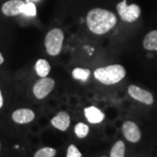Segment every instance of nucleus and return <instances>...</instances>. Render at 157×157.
I'll list each match as a JSON object with an SVG mask.
<instances>
[{
	"label": "nucleus",
	"instance_id": "aec40b11",
	"mask_svg": "<svg viewBox=\"0 0 157 157\" xmlns=\"http://www.w3.org/2000/svg\"><path fill=\"white\" fill-rule=\"evenodd\" d=\"M4 105V99H3V95H2V93L0 91V108L3 107Z\"/></svg>",
	"mask_w": 157,
	"mask_h": 157
},
{
	"label": "nucleus",
	"instance_id": "dca6fc26",
	"mask_svg": "<svg viewBox=\"0 0 157 157\" xmlns=\"http://www.w3.org/2000/svg\"><path fill=\"white\" fill-rule=\"evenodd\" d=\"M74 132H75V135H77V137L84 138L89 133V127L82 122H79L75 126Z\"/></svg>",
	"mask_w": 157,
	"mask_h": 157
},
{
	"label": "nucleus",
	"instance_id": "1a4fd4ad",
	"mask_svg": "<svg viewBox=\"0 0 157 157\" xmlns=\"http://www.w3.org/2000/svg\"><path fill=\"white\" fill-rule=\"evenodd\" d=\"M11 117L16 123L26 124L33 121L35 113L33 110L28 108H20L14 111Z\"/></svg>",
	"mask_w": 157,
	"mask_h": 157
},
{
	"label": "nucleus",
	"instance_id": "ddd939ff",
	"mask_svg": "<svg viewBox=\"0 0 157 157\" xmlns=\"http://www.w3.org/2000/svg\"><path fill=\"white\" fill-rule=\"evenodd\" d=\"M35 71L41 78L47 77L51 71V66L49 62L44 59H39L35 64Z\"/></svg>",
	"mask_w": 157,
	"mask_h": 157
},
{
	"label": "nucleus",
	"instance_id": "5701e85b",
	"mask_svg": "<svg viewBox=\"0 0 157 157\" xmlns=\"http://www.w3.org/2000/svg\"><path fill=\"white\" fill-rule=\"evenodd\" d=\"M102 157H106V156H102Z\"/></svg>",
	"mask_w": 157,
	"mask_h": 157
},
{
	"label": "nucleus",
	"instance_id": "39448f33",
	"mask_svg": "<svg viewBox=\"0 0 157 157\" xmlns=\"http://www.w3.org/2000/svg\"><path fill=\"white\" fill-rule=\"evenodd\" d=\"M55 86L53 78L45 77L39 79L33 86V94L35 97L39 100H42L50 94Z\"/></svg>",
	"mask_w": 157,
	"mask_h": 157
},
{
	"label": "nucleus",
	"instance_id": "7ed1b4c3",
	"mask_svg": "<svg viewBox=\"0 0 157 157\" xmlns=\"http://www.w3.org/2000/svg\"><path fill=\"white\" fill-rule=\"evenodd\" d=\"M64 33L61 29L54 28L46 34L45 46L47 53L51 56H57L62 49Z\"/></svg>",
	"mask_w": 157,
	"mask_h": 157
},
{
	"label": "nucleus",
	"instance_id": "9d476101",
	"mask_svg": "<svg viewBox=\"0 0 157 157\" xmlns=\"http://www.w3.org/2000/svg\"><path fill=\"white\" fill-rule=\"evenodd\" d=\"M70 116L67 112L58 113L55 117L51 120L52 125L60 131H66L70 126Z\"/></svg>",
	"mask_w": 157,
	"mask_h": 157
},
{
	"label": "nucleus",
	"instance_id": "4468645a",
	"mask_svg": "<svg viewBox=\"0 0 157 157\" xmlns=\"http://www.w3.org/2000/svg\"><path fill=\"white\" fill-rule=\"evenodd\" d=\"M90 73H91V72H90L89 69L77 67L73 69L72 75L75 79H78V80H81V81L85 82L89 78Z\"/></svg>",
	"mask_w": 157,
	"mask_h": 157
},
{
	"label": "nucleus",
	"instance_id": "412c9836",
	"mask_svg": "<svg viewBox=\"0 0 157 157\" xmlns=\"http://www.w3.org/2000/svg\"><path fill=\"white\" fill-rule=\"evenodd\" d=\"M5 61V59H4V57L2 55V53L0 52V65H2L3 63Z\"/></svg>",
	"mask_w": 157,
	"mask_h": 157
},
{
	"label": "nucleus",
	"instance_id": "0eeeda50",
	"mask_svg": "<svg viewBox=\"0 0 157 157\" xmlns=\"http://www.w3.org/2000/svg\"><path fill=\"white\" fill-rule=\"evenodd\" d=\"M122 132L125 138L133 143L139 141L141 137V134L138 126L135 122L130 121L124 122L122 126Z\"/></svg>",
	"mask_w": 157,
	"mask_h": 157
},
{
	"label": "nucleus",
	"instance_id": "a211bd4d",
	"mask_svg": "<svg viewBox=\"0 0 157 157\" xmlns=\"http://www.w3.org/2000/svg\"><path fill=\"white\" fill-rule=\"evenodd\" d=\"M22 14H25L26 16H31V17L36 16L37 10H36V6L33 3L25 4L22 8Z\"/></svg>",
	"mask_w": 157,
	"mask_h": 157
},
{
	"label": "nucleus",
	"instance_id": "9b49d317",
	"mask_svg": "<svg viewBox=\"0 0 157 157\" xmlns=\"http://www.w3.org/2000/svg\"><path fill=\"white\" fill-rule=\"evenodd\" d=\"M84 113L85 116L87 119V121L92 124L101 123L105 118L104 113L101 112L99 108L94 107V106L85 108Z\"/></svg>",
	"mask_w": 157,
	"mask_h": 157
},
{
	"label": "nucleus",
	"instance_id": "423d86ee",
	"mask_svg": "<svg viewBox=\"0 0 157 157\" xmlns=\"http://www.w3.org/2000/svg\"><path fill=\"white\" fill-rule=\"evenodd\" d=\"M129 95L131 96L135 101H140L146 105H152L154 103V97L150 92L142 89L135 85L129 86L128 89Z\"/></svg>",
	"mask_w": 157,
	"mask_h": 157
},
{
	"label": "nucleus",
	"instance_id": "f03ea898",
	"mask_svg": "<svg viewBox=\"0 0 157 157\" xmlns=\"http://www.w3.org/2000/svg\"><path fill=\"white\" fill-rule=\"evenodd\" d=\"M94 78L104 85H113L122 80L126 76V69L121 65H110L94 71Z\"/></svg>",
	"mask_w": 157,
	"mask_h": 157
},
{
	"label": "nucleus",
	"instance_id": "f3484780",
	"mask_svg": "<svg viewBox=\"0 0 157 157\" xmlns=\"http://www.w3.org/2000/svg\"><path fill=\"white\" fill-rule=\"evenodd\" d=\"M56 155V150L52 147H42L35 153L34 157H54Z\"/></svg>",
	"mask_w": 157,
	"mask_h": 157
},
{
	"label": "nucleus",
	"instance_id": "20e7f679",
	"mask_svg": "<svg viewBox=\"0 0 157 157\" xmlns=\"http://www.w3.org/2000/svg\"><path fill=\"white\" fill-rule=\"evenodd\" d=\"M116 9L121 18L125 22H135L140 15V6L135 4L128 6L127 0H122L121 2H120L116 6Z\"/></svg>",
	"mask_w": 157,
	"mask_h": 157
},
{
	"label": "nucleus",
	"instance_id": "2eb2a0df",
	"mask_svg": "<svg viewBox=\"0 0 157 157\" xmlns=\"http://www.w3.org/2000/svg\"><path fill=\"white\" fill-rule=\"evenodd\" d=\"M125 155V144L122 140H118L113 146L110 157H124Z\"/></svg>",
	"mask_w": 157,
	"mask_h": 157
},
{
	"label": "nucleus",
	"instance_id": "6e6552de",
	"mask_svg": "<svg viewBox=\"0 0 157 157\" xmlns=\"http://www.w3.org/2000/svg\"><path fill=\"white\" fill-rule=\"evenodd\" d=\"M25 3L22 0H9L2 6V12L7 17H14L22 14V8Z\"/></svg>",
	"mask_w": 157,
	"mask_h": 157
},
{
	"label": "nucleus",
	"instance_id": "f8f14e48",
	"mask_svg": "<svg viewBox=\"0 0 157 157\" xmlns=\"http://www.w3.org/2000/svg\"><path fill=\"white\" fill-rule=\"evenodd\" d=\"M143 47L148 51L157 52V30L147 34L143 39Z\"/></svg>",
	"mask_w": 157,
	"mask_h": 157
},
{
	"label": "nucleus",
	"instance_id": "6ab92c4d",
	"mask_svg": "<svg viewBox=\"0 0 157 157\" xmlns=\"http://www.w3.org/2000/svg\"><path fill=\"white\" fill-rule=\"evenodd\" d=\"M67 157H82L81 153L78 151L77 147L73 144H71L67 148Z\"/></svg>",
	"mask_w": 157,
	"mask_h": 157
},
{
	"label": "nucleus",
	"instance_id": "f257e3e1",
	"mask_svg": "<svg viewBox=\"0 0 157 157\" xmlns=\"http://www.w3.org/2000/svg\"><path fill=\"white\" fill-rule=\"evenodd\" d=\"M116 16L105 9L94 8L86 15L87 27L92 33L98 35L107 33L116 25Z\"/></svg>",
	"mask_w": 157,
	"mask_h": 157
},
{
	"label": "nucleus",
	"instance_id": "4be33fe9",
	"mask_svg": "<svg viewBox=\"0 0 157 157\" xmlns=\"http://www.w3.org/2000/svg\"><path fill=\"white\" fill-rule=\"evenodd\" d=\"M0 148H1V144H0Z\"/></svg>",
	"mask_w": 157,
	"mask_h": 157
}]
</instances>
